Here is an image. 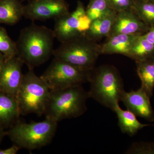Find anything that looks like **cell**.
<instances>
[{
  "label": "cell",
  "mask_w": 154,
  "mask_h": 154,
  "mask_svg": "<svg viewBox=\"0 0 154 154\" xmlns=\"http://www.w3.org/2000/svg\"><path fill=\"white\" fill-rule=\"evenodd\" d=\"M53 30L34 24L21 30L16 42L18 57L29 69H34L53 55Z\"/></svg>",
  "instance_id": "6da1fadb"
},
{
  "label": "cell",
  "mask_w": 154,
  "mask_h": 154,
  "mask_svg": "<svg viewBox=\"0 0 154 154\" xmlns=\"http://www.w3.org/2000/svg\"><path fill=\"white\" fill-rule=\"evenodd\" d=\"M89 96L82 85L51 91L44 115L57 122L76 118L87 110L86 102Z\"/></svg>",
  "instance_id": "7a4b0ae2"
},
{
  "label": "cell",
  "mask_w": 154,
  "mask_h": 154,
  "mask_svg": "<svg viewBox=\"0 0 154 154\" xmlns=\"http://www.w3.org/2000/svg\"><path fill=\"white\" fill-rule=\"evenodd\" d=\"M88 91L89 98L113 111L125 92L123 82L117 70L111 66H102L92 70Z\"/></svg>",
  "instance_id": "3957f363"
},
{
  "label": "cell",
  "mask_w": 154,
  "mask_h": 154,
  "mask_svg": "<svg viewBox=\"0 0 154 154\" xmlns=\"http://www.w3.org/2000/svg\"><path fill=\"white\" fill-rule=\"evenodd\" d=\"M58 122L49 118L39 122L17 121L6 133L15 144L31 151L51 143L55 135Z\"/></svg>",
  "instance_id": "277c9868"
},
{
  "label": "cell",
  "mask_w": 154,
  "mask_h": 154,
  "mask_svg": "<svg viewBox=\"0 0 154 154\" xmlns=\"http://www.w3.org/2000/svg\"><path fill=\"white\" fill-rule=\"evenodd\" d=\"M51 91L44 80L33 69L24 75L16 99L20 115H44Z\"/></svg>",
  "instance_id": "5b68a950"
},
{
  "label": "cell",
  "mask_w": 154,
  "mask_h": 154,
  "mask_svg": "<svg viewBox=\"0 0 154 154\" xmlns=\"http://www.w3.org/2000/svg\"><path fill=\"white\" fill-rule=\"evenodd\" d=\"M101 45L85 36H80L61 43L54 50V58L82 68L91 70L94 68L100 52Z\"/></svg>",
  "instance_id": "8992f818"
},
{
  "label": "cell",
  "mask_w": 154,
  "mask_h": 154,
  "mask_svg": "<svg viewBox=\"0 0 154 154\" xmlns=\"http://www.w3.org/2000/svg\"><path fill=\"white\" fill-rule=\"evenodd\" d=\"M92 71L54 58L40 77L51 91H56L89 82Z\"/></svg>",
  "instance_id": "52a82bcc"
},
{
  "label": "cell",
  "mask_w": 154,
  "mask_h": 154,
  "mask_svg": "<svg viewBox=\"0 0 154 154\" xmlns=\"http://www.w3.org/2000/svg\"><path fill=\"white\" fill-rule=\"evenodd\" d=\"M92 20L88 17L83 3L78 1L75 10L55 19L53 31L61 43L85 36Z\"/></svg>",
  "instance_id": "ba28073f"
},
{
  "label": "cell",
  "mask_w": 154,
  "mask_h": 154,
  "mask_svg": "<svg viewBox=\"0 0 154 154\" xmlns=\"http://www.w3.org/2000/svg\"><path fill=\"white\" fill-rule=\"evenodd\" d=\"M69 12L65 0H30L24 5L23 17L32 21L55 20Z\"/></svg>",
  "instance_id": "9c48e42d"
},
{
  "label": "cell",
  "mask_w": 154,
  "mask_h": 154,
  "mask_svg": "<svg viewBox=\"0 0 154 154\" xmlns=\"http://www.w3.org/2000/svg\"><path fill=\"white\" fill-rule=\"evenodd\" d=\"M23 64L17 56L5 58L0 71V91L16 98L24 77Z\"/></svg>",
  "instance_id": "30bf717a"
},
{
  "label": "cell",
  "mask_w": 154,
  "mask_h": 154,
  "mask_svg": "<svg viewBox=\"0 0 154 154\" xmlns=\"http://www.w3.org/2000/svg\"><path fill=\"white\" fill-rule=\"evenodd\" d=\"M150 99L149 96L140 87L137 91L129 92L125 91L121 101L124 103L128 110L136 116L153 122L154 121V112Z\"/></svg>",
  "instance_id": "8fae6325"
},
{
  "label": "cell",
  "mask_w": 154,
  "mask_h": 154,
  "mask_svg": "<svg viewBox=\"0 0 154 154\" xmlns=\"http://www.w3.org/2000/svg\"><path fill=\"white\" fill-rule=\"evenodd\" d=\"M149 28L139 18L132 9L120 11L117 13L109 36L115 34H143L147 32Z\"/></svg>",
  "instance_id": "7c38bea8"
},
{
  "label": "cell",
  "mask_w": 154,
  "mask_h": 154,
  "mask_svg": "<svg viewBox=\"0 0 154 154\" xmlns=\"http://www.w3.org/2000/svg\"><path fill=\"white\" fill-rule=\"evenodd\" d=\"M138 35L115 34L108 36L107 41L101 45V54H119L128 57L133 43Z\"/></svg>",
  "instance_id": "4fadbf2b"
},
{
  "label": "cell",
  "mask_w": 154,
  "mask_h": 154,
  "mask_svg": "<svg viewBox=\"0 0 154 154\" xmlns=\"http://www.w3.org/2000/svg\"><path fill=\"white\" fill-rule=\"evenodd\" d=\"M117 13L113 11L92 21L89 30L86 32L85 36L96 42L103 37H108L112 30Z\"/></svg>",
  "instance_id": "5bb4252c"
},
{
  "label": "cell",
  "mask_w": 154,
  "mask_h": 154,
  "mask_svg": "<svg viewBox=\"0 0 154 154\" xmlns=\"http://www.w3.org/2000/svg\"><path fill=\"white\" fill-rule=\"evenodd\" d=\"M24 9L20 0H0V24L16 25L23 17Z\"/></svg>",
  "instance_id": "9a60e30c"
},
{
  "label": "cell",
  "mask_w": 154,
  "mask_h": 154,
  "mask_svg": "<svg viewBox=\"0 0 154 154\" xmlns=\"http://www.w3.org/2000/svg\"><path fill=\"white\" fill-rule=\"evenodd\" d=\"M113 112L117 115L119 126L122 132L130 136H134L139 131L150 125L141 123L134 113L128 110H122L119 105L116 106Z\"/></svg>",
  "instance_id": "2e32d148"
},
{
  "label": "cell",
  "mask_w": 154,
  "mask_h": 154,
  "mask_svg": "<svg viewBox=\"0 0 154 154\" xmlns=\"http://www.w3.org/2000/svg\"><path fill=\"white\" fill-rule=\"evenodd\" d=\"M137 72L141 85L146 93L151 98L154 89V57L136 62Z\"/></svg>",
  "instance_id": "e0dca14e"
},
{
  "label": "cell",
  "mask_w": 154,
  "mask_h": 154,
  "mask_svg": "<svg viewBox=\"0 0 154 154\" xmlns=\"http://www.w3.org/2000/svg\"><path fill=\"white\" fill-rule=\"evenodd\" d=\"M20 115L16 98L0 91V123H9Z\"/></svg>",
  "instance_id": "ac0fdd59"
},
{
  "label": "cell",
  "mask_w": 154,
  "mask_h": 154,
  "mask_svg": "<svg viewBox=\"0 0 154 154\" xmlns=\"http://www.w3.org/2000/svg\"><path fill=\"white\" fill-rule=\"evenodd\" d=\"M154 57V45L147 40L143 34L137 35L133 43L128 57L136 61Z\"/></svg>",
  "instance_id": "d6986e66"
},
{
  "label": "cell",
  "mask_w": 154,
  "mask_h": 154,
  "mask_svg": "<svg viewBox=\"0 0 154 154\" xmlns=\"http://www.w3.org/2000/svg\"><path fill=\"white\" fill-rule=\"evenodd\" d=\"M132 10L146 25H154V2L134 0Z\"/></svg>",
  "instance_id": "ffe728a7"
},
{
  "label": "cell",
  "mask_w": 154,
  "mask_h": 154,
  "mask_svg": "<svg viewBox=\"0 0 154 154\" xmlns=\"http://www.w3.org/2000/svg\"><path fill=\"white\" fill-rule=\"evenodd\" d=\"M113 11L108 0H90L86 9V14L92 21Z\"/></svg>",
  "instance_id": "44dd1931"
},
{
  "label": "cell",
  "mask_w": 154,
  "mask_h": 154,
  "mask_svg": "<svg viewBox=\"0 0 154 154\" xmlns=\"http://www.w3.org/2000/svg\"><path fill=\"white\" fill-rule=\"evenodd\" d=\"M0 52L6 58L17 56L18 54L16 42L9 36L5 28L0 26Z\"/></svg>",
  "instance_id": "7402d4cb"
},
{
  "label": "cell",
  "mask_w": 154,
  "mask_h": 154,
  "mask_svg": "<svg viewBox=\"0 0 154 154\" xmlns=\"http://www.w3.org/2000/svg\"><path fill=\"white\" fill-rule=\"evenodd\" d=\"M126 153L154 154V142H136L131 145Z\"/></svg>",
  "instance_id": "603a6c76"
},
{
  "label": "cell",
  "mask_w": 154,
  "mask_h": 154,
  "mask_svg": "<svg viewBox=\"0 0 154 154\" xmlns=\"http://www.w3.org/2000/svg\"><path fill=\"white\" fill-rule=\"evenodd\" d=\"M113 10L119 12L132 10L134 0H108Z\"/></svg>",
  "instance_id": "cb8c5ba5"
},
{
  "label": "cell",
  "mask_w": 154,
  "mask_h": 154,
  "mask_svg": "<svg viewBox=\"0 0 154 154\" xmlns=\"http://www.w3.org/2000/svg\"><path fill=\"white\" fill-rule=\"evenodd\" d=\"M21 148L17 145L14 144L12 146L5 149L0 150V154H16Z\"/></svg>",
  "instance_id": "d4e9b609"
},
{
  "label": "cell",
  "mask_w": 154,
  "mask_h": 154,
  "mask_svg": "<svg viewBox=\"0 0 154 154\" xmlns=\"http://www.w3.org/2000/svg\"><path fill=\"white\" fill-rule=\"evenodd\" d=\"M147 40L154 45V25L151 26L147 32L143 34Z\"/></svg>",
  "instance_id": "484cf974"
},
{
  "label": "cell",
  "mask_w": 154,
  "mask_h": 154,
  "mask_svg": "<svg viewBox=\"0 0 154 154\" xmlns=\"http://www.w3.org/2000/svg\"><path fill=\"white\" fill-rule=\"evenodd\" d=\"M5 58H6L4 54H2V53L0 52V71H1Z\"/></svg>",
  "instance_id": "4316f807"
},
{
  "label": "cell",
  "mask_w": 154,
  "mask_h": 154,
  "mask_svg": "<svg viewBox=\"0 0 154 154\" xmlns=\"http://www.w3.org/2000/svg\"><path fill=\"white\" fill-rule=\"evenodd\" d=\"M5 134V132L3 131L2 128L0 126V142H1V140H2Z\"/></svg>",
  "instance_id": "83f0119b"
},
{
  "label": "cell",
  "mask_w": 154,
  "mask_h": 154,
  "mask_svg": "<svg viewBox=\"0 0 154 154\" xmlns=\"http://www.w3.org/2000/svg\"><path fill=\"white\" fill-rule=\"evenodd\" d=\"M141 1H146V2H154V0H141Z\"/></svg>",
  "instance_id": "f1b7e54d"
}]
</instances>
